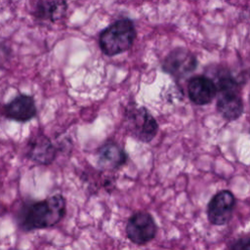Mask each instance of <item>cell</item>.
<instances>
[{"label":"cell","mask_w":250,"mask_h":250,"mask_svg":"<svg viewBox=\"0 0 250 250\" xmlns=\"http://www.w3.org/2000/svg\"><path fill=\"white\" fill-rule=\"evenodd\" d=\"M66 200L56 193L40 200H26L19 208L16 221L23 231L45 229L58 225L65 216Z\"/></svg>","instance_id":"6da1fadb"},{"label":"cell","mask_w":250,"mask_h":250,"mask_svg":"<svg viewBox=\"0 0 250 250\" xmlns=\"http://www.w3.org/2000/svg\"><path fill=\"white\" fill-rule=\"evenodd\" d=\"M136 39L134 22L128 19H120L104 28L99 36V45L102 52L113 57L128 51Z\"/></svg>","instance_id":"7a4b0ae2"},{"label":"cell","mask_w":250,"mask_h":250,"mask_svg":"<svg viewBox=\"0 0 250 250\" xmlns=\"http://www.w3.org/2000/svg\"><path fill=\"white\" fill-rule=\"evenodd\" d=\"M124 122L130 135L143 143H149L158 131L156 120L144 106L129 105L124 114Z\"/></svg>","instance_id":"3957f363"},{"label":"cell","mask_w":250,"mask_h":250,"mask_svg":"<svg viewBox=\"0 0 250 250\" xmlns=\"http://www.w3.org/2000/svg\"><path fill=\"white\" fill-rule=\"evenodd\" d=\"M125 231L127 238L132 243L145 245L155 237L157 226L148 212L138 211L129 217Z\"/></svg>","instance_id":"277c9868"},{"label":"cell","mask_w":250,"mask_h":250,"mask_svg":"<svg viewBox=\"0 0 250 250\" xmlns=\"http://www.w3.org/2000/svg\"><path fill=\"white\" fill-rule=\"evenodd\" d=\"M235 206L234 195L228 189L217 192L209 201L207 216L211 224L223 226L228 224L233 214Z\"/></svg>","instance_id":"5b68a950"},{"label":"cell","mask_w":250,"mask_h":250,"mask_svg":"<svg viewBox=\"0 0 250 250\" xmlns=\"http://www.w3.org/2000/svg\"><path fill=\"white\" fill-rule=\"evenodd\" d=\"M196 65V58L190 51L185 48H176L166 56L162 68L173 77L182 78L191 73Z\"/></svg>","instance_id":"8992f818"},{"label":"cell","mask_w":250,"mask_h":250,"mask_svg":"<svg viewBox=\"0 0 250 250\" xmlns=\"http://www.w3.org/2000/svg\"><path fill=\"white\" fill-rule=\"evenodd\" d=\"M98 166L102 170L114 171L126 164L128 155L124 148L116 142L107 141L97 150Z\"/></svg>","instance_id":"52a82bcc"},{"label":"cell","mask_w":250,"mask_h":250,"mask_svg":"<svg viewBox=\"0 0 250 250\" xmlns=\"http://www.w3.org/2000/svg\"><path fill=\"white\" fill-rule=\"evenodd\" d=\"M27 157L40 165H50L57 156V148L43 134H36L27 143Z\"/></svg>","instance_id":"ba28073f"},{"label":"cell","mask_w":250,"mask_h":250,"mask_svg":"<svg viewBox=\"0 0 250 250\" xmlns=\"http://www.w3.org/2000/svg\"><path fill=\"white\" fill-rule=\"evenodd\" d=\"M67 4L65 0H33L31 14L40 21L56 22L65 17Z\"/></svg>","instance_id":"9c48e42d"},{"label":"cell","mask_w":250,"mask_h":250,"mask_svg":"<svg viewBox=\"0 0 250 250\" xmlns=\"http://www.w3.org/2000/svg\"><path fill=\"white\" fill-rule=\"evenodd\" d=\"M36 106L32 97L21 94L3 106V115L9 119L25 122L36 115Z\"/></svg>","instance_id":"30bf717a"},{"label":"cell","mask_w":250,"mask_h":250,"mask_svg":"<svg viewBox=\"0 0 250 250\" xmlns=\"http://www.w3.org/2000/svg\"><path fill=\"white\" fill-rule=\"evenodd\" d=\"M217 85L207 76L198 75L188 83V97L195 104L204 105L213 101L217 95Z\"/></svg>","instance_id":"8fae6325"},{"label":"cell","mask_w":250,"mask_h":250,"mask_svg":"<svg viewBox=\"0 0 250 250\" xmlns=\"http://www.w3.org/2000/svg\"><path fill=\"white\" fill-rule=\"evenodd\" d=\"M238 93L239 92L220 93L217 108L222 116L229 121L239 118L243 112V102Z\"/></svg>","instance_id":"7c38bea8"},{"label":"cell","mask_w":250,"mask_h":250,"mask_svg":"<svg viewBox=\"0 0 250 250\" xmlns=\"http://www.w3.org/2000/svg\"><path fill=\"white\" fill-rule=\"evenodd\" d=\"M231 250H250V237L238 239L232 245Z\"/></svg>","instance_id":"4fadbf2b"}]
</instances>
